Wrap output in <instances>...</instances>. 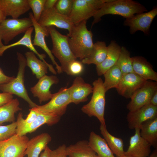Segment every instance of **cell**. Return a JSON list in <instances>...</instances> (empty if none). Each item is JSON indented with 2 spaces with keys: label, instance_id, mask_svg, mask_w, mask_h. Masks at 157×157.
Returning a JSON list of instances; mask_svg holds the SVG:
<instances>
[{
  "label": "cell",
  "instance_id": "23",
  "mask_svg": "<svg viewBox=\"0 0 157 157\" xmlns=\"http://www.w3.org/2000/svg\"><path fill=\"white\" fill-rule=\"evenodd\" d=\"M51 137L48 133H44L29 140L25 155L27 157H39L51 142Z\"/></svg>",
  "mask_w": 157,
  "mask_h": 157
},
{
  "label": "cell",
  "instance_id": "3",
  "mask_svg": "<svg viewBox=\"0 0 157 157\" xmlns=\"http://www.w3.org/2000/svg\"><path fill=\"white\" fill-rule=\"evenodd\" d=\"M103 81L101 78L92 83V95L90 101L82 107V112L90 117H96L100 124L106 126L104 118L105 93Z\"/></svg>",
  "mask_w": 157,
  "mask_h": 157
},
{
  "label": "cell",
  "instance_id": "43",
  "mask_svg": "<svg viewBox=\"0 0 157 157\" xmlns=\"http://www.w3.org/2000/svg\"><path fill=\"white\" fill-rule=\"evenodd\" d=\"M149 104L155 106H157V91L154 93L151 97Z\"/></svg>",
  "mask_w": 157,
  "mask_h": 157
},
{
  "label": "cell",
  "instance_id": "14",
  "mask_svg": "<svg viewBox=\"0 0 157 157\" xmlns=\"http://www.w3.org/2000/svg\"><path fill=\"white\" fill-rule=\"evenodd\" d=\"M29 16L32 21L33 26L35 30V36L33 43V45L40 47L46 53L53 64L56 66L58 73L61 74L63 72L61 67L55 61L54 56L47 47L45 42V37L48 36L49 34L48 28L40 25L34 18L32 13H29Z\"/></svg>",
  "mask_w": 157,
  "mask_h": 157
},
{
  "label": "cell",
  "instance_id": "11",
  "mask_svg": "<svg viewBox=\"0 0 157 157\" xmlns=\"http://www.w3.org/2000/svg\"><path fill=\"white\" fill-rule=\"evenodd\" d=\"M157 15V8L155 7L148 12L136 14L126 19L124 25L129 27L131 34L140 31L144 34H149L152 22Z\"/></svg>",
  "mask_w": 157,
  "mask_h": 157
},
{
  "label": "cell",
  "instance_id": "13",
  "mask_svg": "<svg viewBox=\"0 0 157 157\" xmlns=\"http://www.w3.org/2000/svg\"><path fill=\"white\" fill-rule=\"evenodd\" d=\"M157 117V106L150 104L145 105L133 111L129 112L126 119L131 129L139 128L145 122Z\"/></svg>",
  "mask_w": 157,
  "mask_h": 157
},
{
  "label": "cell",
  "instance_id": "1",
  "mask_svg": "<svg viewBox=\"0 0 157 157\" xmlns=\"http://www.w3.org/2000/svg\"><path fill=\"white\" fill-rule=\"evenodd\" d=\"M86 21L73 24L67 35L70 48L75 57L81 60L88 57L93 49V34L87 27Z\"/></svg>",
  "mask_w": 157,
  "mask_h": 157
},
{
  "label": "cell",
  "instance_id": "25",
  "mask_svg": "<svg viewBox=\"0 0 157 157\" xmlns=\"http://www.w3.org/2000/svg\"><path fill=\"white\" fill-rule=\"evenodd\" d=\"M88 142L99 157H115L105 140L94 132L90 133Z\"/></svg>",
  "mask_w": 157,
  "mask_h": 157
},
{
  "label": "cell",
  "instance_id": "28",
  "mask_svg": "<svg viewBox=\"0 0 157 157\" xmlns=\"http://www.w3.org/2000/svg\"><path fill=\"white\" fill-rule=\"evenodd\" d=\"M140 129L141 136L151 146L157 148V117L143 123Z\"/></svg>",
  "mask_w": 157,
  "mask_h": 157
},
{
  "label": "cell",
  "instance_id": "46",
  "mask_svg": "<svg viewBox=\"0 0 157 157\" xmlns=\"http://www.w3.org/2000/svg\"><path fill=\"white\" fill-rule=\"evenodd\" d=\"M148 157H157V148Z\"/></svg>",
  "mask_w": 157,
  "mask_h": 157
},
{
  "label": "cell",
  "instance_id": "39",
  "mask_svg": "<svg viewBox=\"0 0 157 157\" xmlns=\"http://www.w3.org/2000/svg\"><path fill=\"white\" fill-rule=\"evenodd\" d=\"M66 147L65 144H63L54 150H51L50 157H67Z\"/></svg>",
  "mask_w": 157,
  "mask_h": 157
},
{
  "label": "cell",
  "instance_id": "20",
  "mask_svg": "<svg viewBox=\"0 0 157 157\" xmlns=\"http://www.w3.org/2000/svg\"><path fill=\"white\" fill-rule=\"evenodd\" d=\"M0 9L6 17L10 16L17 19L30 8L28 0H0Z\"/></svg>",
  "mask_w": 157,
  "mask_h": 157
},
{
  "label": "cell",
  "instance_id": "21",
  "mask_svg": "<svg viewBox=\"0 0 157 157\" xmlns=\"http://www.w3.org/2000/svg\"><path fill=\"white\" fill-rule=\"evenodd\" d=\"M25 54L26 66L31 69L33 74L35 75L37 78L39 79L46 75L48 69L53 74H56V71L51 65L38 59L33 51H27Z\"/></svg>",
  "mask_w": 157,
  "mask_h": 157
},
{
  "label": "cell",
  "instance_id": "37",
  "mask_svg": "<svg viewBox=\"0 0 157 157\" xmlns=\"http://www.w3.org/2000/svg\"><path fill=\"white\" fill-rule=\"evenodd\" d=\"M29 113L25 119L23 117V114L21 112L19 113L16 121L17 129L19 128L27 125L32 123L36 118L38 113L37 112L30 108Z\"/></svg>",
  "mask_w": 157,
  "mask_h": 157
},
{
  "label": "cell",
  "instance_id": "7",
  "mask_svg": "<svg viewBox=\"0 0 157 157\" xmlns=\"http://www.w3.org/2000/svg\"><path fill=\"white\" fill-rule=\"evenodd\" d=\"M50 100L44 105H38L31 109L38 112L55 114L61 117L65 113L67 106L71 103L68 88L62 87L53 94Z\"/></svg>",
  "mask_w": 157,
  "mask_h": 157
},
{
  "label": "cell",
  "instance_id": "44",
  "mask_svg": "<svg viewBox=\"0 0 157 157\" xmlns=\"http://www.w3.org/2000/svg\"><path fill=\"white\" fill-rule=\"evenodd\" d=\"M51 149L47 146L44 151L42 152L39 157H50V152Z\"/></svg>",
  "mask_w": 157,
  "mask_h": 157
},
{
  "label": "cell",
  "instance_id": "40",
  "mask_svg": "<svg viewBox=\"0 0 157 157\" xmlns=\"http://www.w3.org/2000/svg\"><path fill=\"white\" fill-rule=\"evenodd\" d=\"M13 94L3 92L0 93V106L4 105L11 101L13 97Z\"/></svg>",
  "mask_w": 157,
  "mask_h": 157
},
{
  "label": "cell",
  "instance_id": "12",
  "mask_svg": "<svg viewBox=\"0 0 157 157\" xmlns=\"http://www.w3.org/2000/svg\"><path fill=\"white\" fill-rule=\"evenodd\" d=\"M38 22L43 27L55 26L67 30L68 32L73 25L68 17L59 13L54 7L49 9L44 10Z\"/></svg>",
  "mask_w": 157,
  "mask_h": 157
},
{
  "label": "cell",
  "instance_id": "45",
  "mask_svg": "<svg viewBox=\"0 0 157 157\" xmlns=\"http://www.w3.org/2000/svg\"><path fill=\"white\" fill-rule=\"evenodd\" d=\"M6 17L4 16L0 9V24L4 20L6 19Z\"/></svg>",
  "mask_w": 157,
  "mask_h": 157
},
{
  "label": "cell",
  "instance_id": "10",
  "mask_svg": "<svg viewBox=\"0 0 157 157\" xmlns=\"http://www.w3.org/2000/svg\"><path fill=\"white\" fill-rule=\"evenodd\" d=\"M157 91V82L147 81L132 96L126 106L127 109L130 112L133 111L149 104L151 97Z\"/></svg>",
  "mask_w": 157,
  "mask_h": 157
},
{
  "label": "cell",
  "instance_id": "32",
  "mask_svg": "<svg viewBox=\"0 0 157 157\" xmlns=\"http://www.w3.org/2000/svg\"><path fill=\"white\" fill-rule=\"evenodd\" d=\"M123 75L121 71L116 64L108 70L104 74L105 80L103 84L106 92L111 88H116Z\"/></svg>",
  "mask_w": 157,
  "mask_h": 157
},
{
  "label": "cell",
  "instance_id": "35",
  "mask_svg": "<svg viewBox=\"0 0 157 157\" xmlns=\"http://www.w3.org/2000/svg\"><path fill=\"white\" fill-rule=\"evenodd\" d=\"M74 0H58L54 7L59 13L69 17L72 10Z\"/></svg>",
  "mask_w": 157,
  "mask_h": 157
},
{
  "label": "cell",
  "instance_id": "34",
  "mask_svg": "<svg viewBox=\"0 0 157 157\" xmlns=\"http://www.w3.org/2000/svg\"><path fill=\"white\" fill-rule=\"evenodd\" d=\"M46 0H28L30 8L33 11L34 19L38 22L44 9V5Z\"/></svg>",
  "mask_w": 157,
  "mask_h": 157
},
{
  "label": "cell",
  "instance_id": "29",
  "mask_svg": "<svg viewBox=\"0 0 157 157\" xmlns=\"http://www.w3.org/2000/svg\"><path fill=\"white\" fill-rule=\"evenodd\" d=\"M34 30L33 26L30 27L24 33L23 37L17 41L8 45H4L0 48V57L2 56L4 52L7 49L18 45L25 46L33 52L40 59L44 62L46 61L44 58L45 55L44 54H40L36 50L33 44L31 41L32 33Z\"/></svg>",
  "mask_w": 157,
  "mask_h": 157
},
{
  "label": "cell",
  "instance_id": "22",
  "mask_svg": "<svg viewBox=\"0 0 157 157\" xmlns=\"http://www.w3.org/2000/svg\"><path fill=\"white\" fill-rule=\"evenodd\" d=\"M132 58L133 73L146 81H157V73L144 58L135 56Z\"/></svg>",
  "mask_w": 157,
  "mask_h": 157
},
{
  "label": "cell",
  "instance_id": "27",
  "mask_svg": "<svg viewBox=\"0 0 157 157\" xmlns=\"http://www.w3.org/2000/svg\"><path fill=\"white\" fill-rule=\"evenodd\" d=\"M107 53V46L104 41H97L94 44L92 51L87 57L83 59V64H94L96 66L101 64L105 59Z\"/></svg>",
  "mask_w": 157,
  "mask_h": 157
},
{
  "label": "cell",
  "instance_id": "4",
  "mask_svg": "<svg viewBox=\"0 0 157 157\" xmlns=\"http://www.w3.org/2000/svg\"><path fill=\"white\" fill-rule=\"evenodd\" d=\"M48 28L52 42L51 53L59 61L63 72L66 73L69 63L77 58L70 48L67 35L60 33L54 26Z\"/></svg>",
  "mask_w": 157,
  "mask_h": 157
},
{
  "label": "cell",
  "instance_id": "30",
  "mask_svg": "<svg viewBox=\"0 0 157 157\" xmlns=\"http://www.w3.org/2000/svg\"><path fill=\"white\" fill-rule=\"evenodd\" d=\"M100 130L104 138L113 154L117 157H120L124 155V142L122 139L113 135L108 132L106 127L101 124Z\"/></svg>",
  "mask_w": 157,
  "mask_h": 157
},
{
  "label": "cell",
  "instance_id": "47",
  "mask_svg": "<svg viewBox=\"0 0 157 157\" xmlns=\"http://www.w3.org/2000/svg\"><path fill=\"white\" fill-rule=\"evenodd\" d=\"M4 45L2 42V40L0 37V48L1 47Z\"/></svg>",
  "mask_w": 157,
  "mask_h": 157
},
{
  "label": "cell",
  "instance_id": "26",
  "mask_svg": "<svg viewBox=\"0 0 157 157\" xmlns=\"http://www.w3.org/2000/svg\"><path fill=\"white\" fill-rule=\"evenodd\" d=\"M68 157H99L86 140H80L66 147Z\"/></svg>",
  "mask_w": 157,
  "mask_h": 157
},
{
  "label": "cell",
  "instance_id": "8",
  "mask_svg": "<svg viewBox=\"0 0 157 157\" xmlns=\"http://www.w3.org/2000/svg\"><path fill=\"white\" fill-rule=\"evenodd\" d=\"M33 26L29 17L6 19L0 24V37L4 44H7L17 36L25 33Z\"/></svg>",
  "mask_w": 157,
  "mask_h": 157
},
{
  "label": "cell",
  "instance_id": "31",
  "mask_svg": "<svg viewBox=\"0 0 157 157\" xmlns=\"http://www.w3.org/2000/svg\"><path fill=\"white\" fill-rule=\"evenodd\" d=\"M17 98L13 99L6 104L0 106V124L5 122H15V114L22 110Z\"/></svg>",
  "mask_w": 157,
  "mask_h": 157
},
{
  "label": "cell",
  "instance_id": "15",
  "mask_svg": "<svg viewBox=\"0 0 157 157\" xmlns=\"http://www.w3.org/2000/svg\"><path fill=\"white\" fill-rule=\"evenodd\" d=\"M146 81L133 72L124 74L116 90L119 95L126 99L131 98Z\"/></svg>",
  "mask_w": 157,
  "mask_h": 157
},
{
  "label": "cell",
  "instance_id": "16",
  "mask_svg": "<svg viewBox=\"0 0 157 157\" xmlns=\"http://www.w3.org/2000/svg\"><path fill=\"white\" fill-rule=\"evenodd\" d=\"M135 129V134L130 138L129 147L124 155L134 157H148L151 152V145L141 136L139 128Z\"/></svg>",
  "mask_w": 157,
  "mask_h": 157
},
{
  "label": "cell",
  "instance_id": "6",
  "mask_svg": "<svg viewBox=\"0 0 157 157\" xmlns=\"http://www.w3.org/2000/svg\"><path fill=\"white\" fill-rule=\"evenodd\" d=\"M109 0H74L68 17L71 22L75 24L93 17L103 5Z\"/></svg>",
  "mask_w": 157,
  "mask_h": 157
},
{
  "label": "cell",
  "instance_id": "9",
  "mask_svg": "<svg viewBox=\"0 0 157 157\" xmlns=\"http://www.w3.org/2000/svg\"><path fill=\"white\" fill-rule=\"evenodd\" d=\"M29 140L26 135L15 134L0 141V157H24Z\"/></svg>",
  "mask_w": 157,
  "mask_h": 157
},
{
  "label": "cell",
  "instance_id": "17",
  "mask_svg": "<svg viewBox=\"0 0 157 157\" xmlns=\"http://www.w3.org/2000/svg\"><path fill=\"white\" fill-rule=\"evenodd\" d=\"M38 83L31 88L30 90L34 97H37L40 104L51 99L53 96L50 91L51 86L57 84L59 80L54 75L43 76L39 79Z\"/></svg>",
  "mask_w": 157,
  "mask_h": 157
},
{
  "label": "cell",
  "instance_id": "2",
  "mask_svg": "<svg viewBox=\"0 0 157 157\" xmlns=\"http://www.w3.org/2000/svg\"><path fill=\"white\" fill-rule=\"evenodd\" d=\"M146 8L138 2L132 0H109L93 16L92 26L99 22L101 17L108 14L117 15L126 19L135 15L147 12Z\"/></svg>",
  "mask_w": 157,
  "mask_h": 157
},
{
  "label": "cell",
  "instance_id": "48",
  "mask_svg": "<svg viewBox=\"0 0 157 157\" xmlns=\"http://www.w3.org/2000/svg\"><path fill=\"white\" fill-rule=\"evenodd\" d=\"M120 157H134L132 156H127V155H124L121 156Z\"/></svg>",
  "mask_w": 157,
  "mask_h": 157
},
{
  "label": "cell",
  "instance_id": "41",
  "mask_svg": "<svg viewBox=\"0 0 157 157\" xmlns=\"http://www.w3.org/2000/svg\"><path fill=\"white\" fill-rule=\"evenodd\" d=\"M15 78L14 76H9L6 75L0 67V85L9 82Z\"/></svg>",
  "mask_w": 157,
  "mask_h": 157
},
{
  "label": "cell",
  "instance_id": "5",
  "mask_svg": "<svg viewBox=\"0 0 157 157\" xmlns=\"http://www.w3.org/2000/svg\"><path fill=\"white\" fill-rule=\"evenodd\" d=\"M19 63L17 75L9 82L0 85V90L4 92L15 95L27 102L30 108H33L38 105L33 102L29 97L24 84L25 69L26 66L25 57L21 53L17 52Z\"/></svg>",
  "mask_w": 157,
  "mask_h": 157
},
{
  "label": "cell",
  "instance_id": "38",
  "mask_svg": "<svg viewBox=\"0 0 157 157\" xmlns=\"http://www.w3.org/2000/svg\"><path fill=\"white\" fill-rule=\"evenodd\" d=\"M83 64L77 60H74L69 64L66 74L72 76H78L83 71Z\"/></svg>",
  "mask_w": 157,
  "mask_h": 157
},
{
  "label": "cell",
  "instance_id": "33",
  "mask_svg": "<svg viewBox=\"0 0 157 157\" xmlns=\"http://www.w3.org/2000/svg\"><path fill=\"white\" fill-rule=\"evenodd\" d=\"M115 64L119 68L123 75L133 72L132 58L130 52L124 47H121L119 55Z\"/></svg>",
  "mask_w": 157,
  "mask_h": 157
},
{
  "label": "cell",
  "instance_id": "19",
  "mask_svg": "<svg viewBox=\"0 0 157 157\" xmlns=\"http://www.w3.org/2000/svg\"><path fill=\"white\" fill-rule=\"evenodd\" d=\"M37 112V111H36ZM38 113L36 119L31 124L16 129V134L20 136L26 135L35 131L44 124L51 126L58 123L61 117L53 113Z\"/></svg>",
  "mask_w": 157,
  "mask_h": 157
},
{
  "label": "cell",
  "instance_id": "24",
  "mask_svg": "<svg viewBox=\"0 0 157 157\" xmlns=\"http://www.w3.org/2000/svg\"><path fill=\"white\" fill-rule=\"evenodd\" d=\"M121 47L114 40L111 41L107 46L106 56L104 61L96 66L97 75L100 76L104 74L116 63L119 58Z\"/></svg>",
  "mask_w": 157,
  "mask_h": 157
},
{
  "label": "cell",
  "instance_id": "36",
  "mask_svg": "<svg viewBox=\"0 0 157 157\" xmlns=\"http://www.w3.org/2000/svg\"><path fill=\"white\" fill-rule=\"evenodd\" d=\"M16 121L6 125L0 124V141L6 140L16 134Z\"/></svg>",
  "mask_w": 157,
  "mask_h": 157
},
{
  "label": "cell",
  "instance_id": "18",
  "mask_svg": "<svg viewBox=\"0 0 157 157\" xmlns=\"http://www.w3.org/2000/svg\"><path fill=\"white\" fill-rule=\"evenodd\" d=\"M68 88L71 102L75 104L87 101L88 96L93 91V87L80 76L75 78L72 85Z\"/></svg>",
  "mask_w": 157,
  "mask_h": 157
},
{
  "label": "cell",
  "instance_id": "42",
  "mask_svg": "<svg viewBox=\"0 0 157 157\" xmlns=\"http://www.w3.org/2000/svg\"><path fill=\"white\" fill-rule=\"evenodd\" d=\"M57 0H46L44 10H48L53 8L56 3Z\"/></svg>",
  "mask_w": 157,
  "mask_h": 157
}]
</instances>
